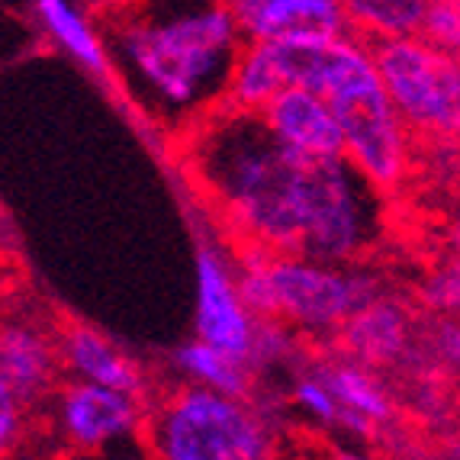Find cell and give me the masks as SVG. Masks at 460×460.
I'll return each mask as SVG.
<instances>
[{"instance_id":"24","label":"cell","mask_w":460,"mask_h":460,"mask_svg":"<svg viewBox=\"0 0 460 460\" xmlns=\"http://www.w3.org/2000/svg\"><path fill=\"white\" fill-rule=\"evenodd\" d=\"M223 4H229V7H238V4H242V0H223Z\"/></svg>"},{"instance_id":"2","label":"cell","mask_w":460,"mask_h":460,"mask_svg":"<svg viewBox=\"0 0 460 460\" xmlns=\"http://www.w3.org/2000/svg\"><path fill=\"white\" fill-rule=\"evenodd\" d=\"M113 42L148 107L199 119L223 103L245 32L223 0H148L116 23Z\"/></svg>"},{"instance_id":"17","label":"cell","mask_w":460,"mask_h":460,"mask_svg":"<svg viewBox=\"0 0 460 460\" xmlns=\"http://www.w3.org/2000/svg\"><path fill=\"white\" fill-rule=\"evenodd\" d=\"M354 36L364 42H386V39L419 36L431 0H341Z\"/></svg>"},{"instance_id":"21","label":"cell","mask_w":460,"mask_h":460,"mask_svg":"<svg viewBox=\"0 0 460 460\" xmlns=\"http://www.w3.org/2000/svg\"><path fill=\"white\" fill-rule=\"evenodd\" d=\"M431 354L447 370L460 374V319H438L435 332H431Z\"/></svg>"},{"instance_id":"16","label":"cell","mask_w":460,"mask_h":460,"mask_svg":"<svg viewBox=\"0 0 460 460\" xmlns=\"http://www.w3.org/2000/svg\"><path fill=\"white\" fill-rule=\"evenodd\" d=\"M177 374H184L190 384L209 386V390H223L232 396H252L254 386V367L245 358H235L226 348L213 341H187L174 351Z\"/></svg>"},{"instance_id":"12","label":"cell","mask_w":460,"mask_h":460,"mask_svg":"<svg viewBox=\"0 0 460 460\" xmlns=\"http://www.w3.org/2000/svg\"><path fill=\"white\" fill-rule=\"evenodd\" d=\"M235 13L245 39H309L351 32L341 0H242Z\"/></svg>"},{"instance_id":"15","label":"cell","mask_w":460,"mask_h":460,"mask_svg":"<svg viewBox=\"0 0 460 460\" xmlns=\"http://www.w3.org/2000/svg\"><path fill=\"white\" fill-rule=\"evenodd\" d=\"M319 374L325 376V384L332 386L341 406L351 409L354 415L367 419L374 429H384V425L393 422L396 415V406H393V396L386 393L384 380L374 374L370 364L354 361V358H338V361H329Z\"/></svg>"},{"instance_id":"23","label":"cell","mask_w":460,"mask_h":460,"mask_svg":"<svg viewBox=\"0 0 460 460\" xmlns=\"http://www.w3.org/2000/svg\"><path fill=\"white\" fill-rule=\"evenodd\" d=\"M447 252L460 258V219H454L451 232H447Z\"/></svg>"},{"instance_id":"5","label":"cell","mask_w":460,"mask_h":460,"mask_svg":"<svg viewBox=\"0 0 460 460\" xmlns=\"http://www.w3.org/2000/svg\"><path fill=\"white\" fill-rule=\"evenodd\" d=\"M325 97L341 123L348 162L384 197L399 190L412 168V129L376 71L374 49L338 77Z\"/></svg>"},{"instance_id":"20","label":"cell","mask_w":460,"mask_h":460,"mask_svg":"<svg viewBox=\"0 0 460 460\" xmlns=\"http://www.w3.org/2000/svg\"><path fill=\"white\" fill-rule=\"evenodd\" d=\"M419 36L445 52L460 55V0H431Z\"/></svg>"},{"instance_id":"1","label":"cell","mask_w":460,"mask_h":460,"mask_svg":"<svg viewBox=\"0 0 460 460\" xmlns=\"http://www.w3.org/2000/svg\"><path fill=\"white\" fill-rule=\"evenodd\" d=\"M184 168L242 248L354 264L380 229V197L345 155H309L258 110L213 107L190 123Z\"/></svg>"},{"instance_id":"4","label":"cell","mask_w":460,"mask_h":460,"mask_svg":"<svg viewBox=\"0 0 460 460\" xmlns=\"http://www.w3.org/2000/svg\"><path fill=\"white\" fill-rule=\"evenodd\" d=\"M142 441L164 460H261L277 451L270 419L252 396L187 384L146 409Z\"/></svg>"},{"instance_id":"8","label":"cell","mask_w":460,"mask_h":460,"mask_svg":"<svg viewBox=\"0 0 460 460\" xmlns=\"http://www.w3.org/2000/svg\"><path fill=\"white\" fill-rule=\"evenodd\" d=\"M197 338L226 348L235 358L252 364L258 315L242 296L238 270L216 248L197 252Z\"/></svg>"},{"instance_id":"11","label":"cell","mask_w":460,"mask_h":460,"mask_svg":"<svg viewBox=\"0 0 460 460\" xmlns=\"http://www.w3.org/2000/svg\"><path fill=\"white\" fill-rule=\"evenodd\" d=\"M338 341L348 358L370 364L374 370L396 367L406 361L412 348V323L396 299L380 293L348 315V323L338 329Z\"/></svg>"},{"instance_id":"10","label":"cell","mask_w":460,"mask_h":460,"mask_svg":"<svg viewBox=\"0 0 460 460\" xmlns=\"http://www.w3.org/2000/svg\"><path fill=\"white\" fill-rule=\"evenodd\" d=\"M264 123L293 148L309 155H345V136L329 97L313 87L290 84L258 110Z\"/></svg>"},{"instance_id":"14","label":"cell","mask_w":460,"mask_h":460,"mask_svg":"<svg viewBox=\"0 0 460 460\" xmlns=\"http://www.w3.org/2000/svg\"><path fill=\"white\" fill-rule=\"evenodd\" d=\"M32 13L42 32L81 68H87L91 75H110L107 46L91 20L75 7V0H32Z\"/></svg>"},{"instance_id":"19","label":"cell","mask_w":460,"mask_h":460,"mask_svg":"<svg viewBox=\"0 0 460 460\" xmlns=\"http://www.w3.org/2000/svg\"><path fill=\"white\" fill-rule=\"evenodd\" d=\"M419 299L422 306L431 309L438 319H460V258L447 252L445 261H438L435 268L425 274L422 287H419Z\"/></svg>"},{"instance_id":"9","label":"cell","mask_w":460,"mask_h":460,"mask_svg":"<svg viewBox=\"0 0 460 460\" xmlns=\"http://www.w3.org/2000/svg\"><path fill=\"white\" fill-rule=\"evenodd\" d=\"M62 370L58 338H49L32 323H10L0 341V390H7L20 406H42L52 396L55 376Z\"/></svg>"},{"instance_id":"13","label":"cell","mask_w":460,"mask_h":460,"mask_svg":"<svg viewBox=\"0 0 460 460\" xmlns=\"http://www.w3.org/2000/svg\"><path fill=\"white\" fill-rule=\"evenodd\" d=\"M58 354H62V370H68L77 380L116 386L136 396H142L146 390V376L138 364L91 325H65L58 332Z\"/></svg>"},{"instance_id":"18","label":"cell","mask_w":460,"mask_h":460,"mask_svg":"<svg viewBox=\"0 0 460 460\" xmlns=\"http://www.w3.org/2000/svg\"><path fill=\"white\" fill-rule=\"evenodd\" d=\"M290 399L299 412L309 415V419L319 422L323 429L348 431V435H354V438H370L376 431L367 419H361V415H354L351 409L341 406V399L332 393V386L325 384V376L319 374V370H315V374L296 376Z\"/></svg>"},{"instance_id":"3","label":"cell","mask_w":460,"mask_h":460,"mask_svg":"<svg viewBox=\"0 0 460 460\" xmlns=\"http://www.w3.org/2000/svg\"><path fill=\"white\" fill-rule=\"evenodd\" d=\"M235 270L254 315L280 319L306 338L338 335L354 309L380 296V284L367 270L325 264L306 254L242 248Z\"/></svg>"},{"instance_id":"22","label":"cell","mask_w":460,"mask_h":460,"mask_svg":"<svg viewBox=\"0 0 460 460\" xmlns=\"http://www.w3.org/2000/svg\"><path fill=\"white\" fill-rule=\"evenodd\" d=\"M23 419H26V409L7 390H0V441H4V451L13 447L16 429H23Z\"/></svg>"},{"instance_id":"6","label":"cell","mask_w":460,"mask_h":460,"mask_svg":"<svg viewBox=\"0 0 460 460\" xmlns=\"http://www.w3.org/2000/svg\"><path fill=\"white\" fill-rule=\"evenodd\" d=\"M374 62L412 136L460 142V55L425 36L374 42Z\"/></svg>"},{"instance_id":"7","label":"cell","mask_w":460,"mask_h":460,"mask_svg":"<svg viewBox=\"0 0 460 460\" xmlns=\"http://www.w3.org/2000/svg\"><path fill=\"white\" fill-rule=\"evenodd\" d=\"M49 419L62 447L93 454L129 435H142L146 406L136 393L71 376L49 399Z\"/></svg>"}]
</instances>
